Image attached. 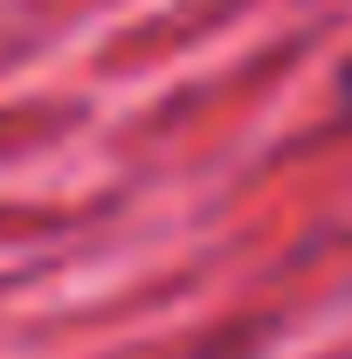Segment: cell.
Here are the masks:
<instances>
[{
  "label": "cell",
  "mask_w": 352,
  "mask_h": 359,
  "mask_svg": "<svg viewBox=\"0 0 352 359\" xmlns=\"http://www.w3.org/2000/svg\"><path fill=\"white\" fill-rule=\"evenodd\" d=\"M339 104H346V111H352V69H346V76H339Z\"/></svg>",
  "instance_id": "6da1fadb"
}]
</instances>
